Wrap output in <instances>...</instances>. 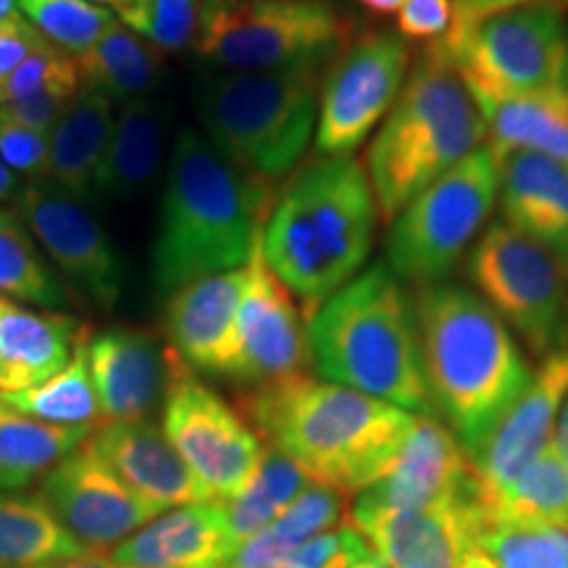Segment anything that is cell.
<instances>
[{
	"label": "cell",
	"mask_w": 568,
	"mask_h": 568,
	"mask_svg": "<svg viewBox=\"0 0 568 568\" xmlns=\"http://www.w3.org/2000/svg\"><path fill=\"white\" fill-rule=\"evenodd\" d=\"M566 90H568V82H566Z\"/></svg>",
	"instance_id": "11a10c76"
},
{
	"label": "cell",
	"mask_w": 568,
	"mask_h": 568,
	"mask_svg": "<svg viewBox=\"0 0 568 568\" xmlns=\"http://www.w3.org/2000/svg\"><path fill=\"white\" fill-rule=\"evenodd\" d=\"M84 332L71 314L0 297V395L24 393L67 368Z\"/></svg>",
	"instance_id": "603a6c76"
},
{
	"label": "cell",
	"mask_w": 568,
	"mask_h": 568,
	"mask_svg": "<svg viewBox=\"0 0 568 568\" xmlns=\"http://www.w3.org/2000/svg\"><path fill=\"white\" fill-rule=\"evenodd\" d=\"M116 568H126V566H116Z\"/></svg>",
	"instance_id": "f5cc1de1"
},
{
	"label": "cell",
	"mask_w": 568,
	"mask_h": 568,
	"mask_svg": "<svg viewBox=\"0 0 568 568\" xmlns=\"http://www.w3.org/2000/svg\"><path fill=\"white\" fill-rule=\"evenodd\" d=\"M485 521L568 527V466L545 447L510 485L479 503Z\"/></svg>",
	"instance_id": "d6a6232c"
},
{
	"label": "cell",
	"mask_w": 568,
	"mask_h": 568,
	"mask_svg": "<svg viewBox=\"0 0 568 568\" xmlns=\"http://www.w3.org/2000/svg\"><path fill=\"white\" fill-rule=\"evenodd\" d=\"M92 556L38 493H0V568H38Z\"/></svg>",
	"instance_id": "1f68e13d"
},
{
	"label": "cell",
	"mask_w": 568,
	"mask_h": 568,
	"mask_svg": "<svg viewBox=\"0 0 568 568\" xmlns=\"http://www.w3.org/2000/svg\"><path fill=\"white\" fill-rule=\"evenodd\" d=\"M45 45L48 40L19 11L0 19V105L6 103V90L17 69Z\"/></svg>",
	"instance_id": "7bdbcfd3"
},
{
	"label": "cell",
	"mask_w": 568,
	"mask_h": 568,
	"mask_svg": "<svg viewBox=\"0 0 568 568\" xmlns=\"http://www.w3.org/2000/svg\"><path fill=\"white\" fill-rule=\"evenodd\" d=\"M414 316L432 406L474 460L535 372L514 332L471 287L422 284Z\"/></svg>",
	"instance_id": "6da1fadb"
},
{
	"label": "cell",
	"mask_w": 568,
	"mask_h": 568,
	"mask_svg": "<svg viewBox=\"0 0 568 568\" xmlns=\"http://www.w3.org/2000/svg\"><path fill=\"white\" fill-rule=\"evenodd\" d=\"M17 11L42 38L71 55L88 51L116 19L90 0H17Z\"/></svg>",
	"instance_id": "8d00e7d4"
},
{
	"label": "cell",
	"mask_w": 568,
	"mask_h": 568,
	"mask_svg": "<svg viewBox=\"0 0 568 568\" xmlns=\"http://www.w3.org/2000/svg\"><path fill=\"white\" fill-rule=\"evenodd\" d=\"M500 211L518 232L568 264V166L537 153L500 161Z\"/></svg>",
	"instance_id": "d4e9b609"
},
{
	"label": "cell",
	"mask_w": 568,
	"mask_h": 568,
	"mask_svg": "<svg viewBox=\"0 0 568 568\" xmlns=\"http://www.w3.org/2000/svg\"><path fill=\"white\" fill-rule=\"evenodd\" d=\"M161 410V429L211 503L232 500L251 485L266 443L243 410L232 408L187 364L176 372Z\"/></svg>",
	"instance_id": "7c38bea8"
},
{
	"label": "cell",
	"mask_w": 568,
	"mask_h": 568,
	"mask_svg": "<svg viewBox=\"0 0 568 568\" xmlns=\"http://www.w3.org/2000/svg\"><path fill=\"white\" fill-rule=\"evenodd\" d=\"M564 3H566V6H568V0H564Z\"/></svg>",
	"instance_id": "db71d44e"
},
{
	"label": "cell",
	"mask_w": 568,
	"mask_h": 568,
	"mask_svg": "<svg viewBox=\"0 0 568 568\" xmlns=\"http://www.w3.org/2000/svg\"><path fill=\"white\" fill-rule=\"evenodd\" d=\"M322 69L216 71L195 92L205 142L253 182L280 193L316 140Z\"/></svg>",
	"instance_id": "52a82bcc"
},
{
	"label": "cell",
	"mask_w": 568,
	"mask_h": 568,
	"mask_svg": "<svg viewBox=\"0 0 568 568\" xmlns=\"http://www.w3.org/2000/svg\"><path fill=\"white\" fill-rule=\"evenodd\" d=\"M500 195V159L481 145L389 222L385 264L400 282H445L471 251Z\"/></svg>",
	"instance_id": "30bf717a"
},
{
	"label": "cell",
	"mask_w": 568,
	"mask_h": 568,
	"mask_svg": "<svg viewBox=\"0 0 568 568\" xmlns=\"http://www.w3.org/2000/svg\"><path fill=\"white\" fill-rule=\"evenodd\" d=\"M474 493H477L474 464L458 437L435 416H416L393 471L355 497V506L416 510L443 506Z\"/></svg>",
	"instance_id": "ffe728a7"
},
{
	"label": "cell",
	"mask_w": 568,
	"mask_h": 568,
	"mask_svg": "<svg viewBox=\"0 0 568 568\" xmlns=\"http://www.w3.org/2000/svg\"><path fill=\"white\" fill-rule=\"evenodd\" d=\"M347 495L335 487L311 481L293 506L276 516L258 535L243 539L226 552L219 568H276L308 539L335 529L347 514Z\"/></svg>",
	"instance_id": "f1b7e54d"
},
{
	"label": "cell",
	"mask_w": 568,
	"mask_h": 568,
	"mask_svg": "<svg viewBox=\"0 0 568 568\" xmlns=\"http://www.w3.org/2000/svg\"><path fill=\"white\" fill-rule=\"evenodd\" d=\"M88 443L140 500L161 514L193 503H211L172 439L151 418L101 424Z\"/></svg>",
	"instance_id": "7402d4cb"
},
{
	"label": "cell",
	"mask_w": 568,
	"mask_h": 568,
	"mask_svg": "<svg viewBox=\"0 0 568 568\" xmlns=\"http://www.w3.org/2000/svg\"><path fill=\"white\" fill-rule=\"evenodd\" d=\"M13 11H17V0H0V19H6Z\"/></svg>",
	"instance_id": "816d5d0a"
},
{
	"label": "cell",
	"mask_w": 568,
	"mask_h": 568,
	"mask_svg": "<svg viewBox=\"0 0 568 568\" xmlns=\"http://www.w3.org/2000/svg\"><path fill=\"white\" fill-rule=\"evenodd\" d=\"M11 203L53 266L90 301L113 308L122 295V258L88 205L42 180L21 184Z\"/></svg>",
	"instance_id": "9a60e30c"
},
{
	"label": "cell",
	"mask_w": 568,
	"mask_h": 568,
	"mask_svg": "<svg viewBox=\"0 0 568 568\" xmlns=\"http://www.w3.org/2000/svg\"><path fill=\"white\" fill-rule=\"evenodd\" d=\"M311 485L308 474L295 460L282 456L280 450L266 445V456L258 471L243 493L222 503L226 531H230L232 548L243 539L258 535L276 516L293 506V500Z\"/></svg>",
	"instance_id": "e575fe53"
},
{
	"label": "cell",
	"mask_w": 568,
	"mask_h": 568,
	"mask_svg": "<svg viewBox=\"0 0 568 568\" xmlns=\"http://www.w3.org/2000/svg\"><path fill=\"white\" fill-rule=\"evenodd\" d=\"M456 9L468 13H493L503 9H514V6L531 3V0H453Z\"/></svg>",
	"instance_id": "f6af8a7d"
},
{
	"label": "cell",
	"mask_w": 568,
	"mask_h": 568,
	"mask_svg": "<svg viewBox=\"0 0 568 568\" xmlns=\"http://www.w3.org/2000/svg\"><path fill=\"white\" fill-rule=\"evenodd\" d=\"M318 379L385 400L414 416H435L418 353L414 295L376 264L305 318Z\"/></svg>",
	"instance_id": "5b68a950"
},
{
	"label": "cell",
	"mask_w": 568,
	"mask_h": 568,
	"mask_svg": "<svg viewBox=\"0 0 568 568\" xmlns=\"http://www.w3.org/2000/svg\"><path fill=\"white\" fill-rule=\"evenodd\" d=\"M161 51L113 19L88 51L74 55L82 90H95L111 103L148 98L161 77Z\"/></svg>",
	"instance_id": "4dcf8cb0"
},
{
	"label": "cell",
	"mask_w": 568,
	"mask_h": 568,
	"mask_svg": "<svg viewBox=\"0 0 568 568\" xmlns=\"http://www.w3.org/2000/svg\"><path fill=\"white\" fill-rule=\"evenodd\" d=\"M471 290L539 361L568 339V264L497 219L468 251Z\"/></svg>",
	"instance_id": "8fae6325"
},
{
	"label": "cell",
	"mask_w": 568,
	"mask_h": 568,
	"mask_svg": "<svg viewBox=\"0 0 568 568\" xmlns=\"http://www.w3.org/2000/svg\"><path fill=\"white\" fill-rule=\"evenodd\" d=\"M88 364L103 424H111L145 422L163 408L184 361L151 332L111 326L88 337Z\"/></svg>",
	"instance_id": "ac0fdd59"
},
{
	"label": "cell",
	"mask_w": 568,
	"mask_h": 568,
	"mask_svg": "<svg viewBox=\"0 0 568 568\" xmlns=\"http://www.w3.org/2000/svg\"><path fill=\"white\" fill-rule=\"evenodd\" d=\"M88 337L90 329L77 345L74 358L67 368L51 376L42 385L24 389V393L0 395V400L9 403L21 414L40 418V422L59 426H90L98 429L103 424L101 403H98L95 387H92L90 364H88Z\"/></svg>",
	"instance_id": "d590c367"
},
{
	"label": "cell",
	"mask_w": 568,
	"mask_h": 568,
	"mask_svg": "<svg viewBox=\"0 0 568 568\" xmlns=\"http://www.w3.org/2000/svg\"><path fill=\"white\" fill-rule=\"evenodd\" d=\"M379 222L366 163L353 155H316L276 193L261 251L308 318L364 272Z\"/></svg>",
	"instance_id": "3957f363"
},
{
	"label": "cell",
	"mask_w": 568,
	"mask_h": 568,
	"mask_svg": "<svg viewBox=\"0 0 568 568\" xmlns=\"http://www.w3.org/2000/svg\"><path fill=\"white\" fill-rule=\"evenodd\" d=\"M353 38L326 0H203L193 48L219 71H326Z\"/></svg>",
	"instance_id": "9c48e42d"
},
{
	"label": "cell",
	"mask_w": 568,
	"mask_h": 568,
	"mask_svg": "<svg viewBox=\"0 0 568 568\" xmlns=\"http://www.w3.org/2000/svg\"><path fill=\"white\" fill-rule=\"evenodd\" d=\"M245 266L205 276L166 297L163 329L169 347L193 372L234 379L240 361L237 314L245 290Z\"/></svg>",
	"instance_id": "44dd1931"
},
{
	"label": "cell",
	"mask_w": 568,
	"mask_h": 568,
	"mask_svg": "<svg viewBox=\"0 0 568 568\" xmlns=\"http://www.w3.org/2000/svg\"><path fill=\"white\" fill-rule=\"evenodd\" d=\"M0 297L63 308L69 293L19 211L0 205Z\"/></svg>",
	"instance_id": "836d02e7"
},
{
	"label": "cell",
	"mask_w": 568,
	"mask_h": 568,
	"mask_svg": "<svg viewBox=\"0 0 568 568\" xmlns=\"http://www.w3.org/2000/svg\"><path fill=\"white\" fill-rule=\"evenodd\" d=\"M38 495L67 531L92 556L116 550L124 539L151 524L161 510L140 500L101 458L90 443L42 479Z\"/></svg>",
	"instance_id": "2e32d148"
},
{
	"label": "cell",
	"mask_w": 568,
	"mask_h": 568,
	"mask_svg": "<svg viewBox=\"0 0 568 568\" xmlns=\"http://www.w3.org/2000/svg\"><path fill=\"white\" fill-rule=\"evenodd\" d=\"M169 109L155 98H138L122 105L113 119V132L98 169L92 195L124 201L151 187L163 166Z\"/></svg>",
	"instance_id": "484cf974"
},
{
	"label": "cell",
	"mask_w": 568,
	"mask_h": 568,
	"mask_svg": "<svg viewBox=\"0 0 568 568\" xmlns=\"http://www.w3.org/2000/svg\"><path fill=\"white\" fill-rule=\"evenodd\" d=\"M552 450L558 453L560 460L568 466V400L560 408V416L556 422V429H552V439H550Z\"/></svg>",
	"instance_id": "bcb514c9"
},
{
	"label": "cell",
	"mask_w": 568,
	"mask_h": 568,
	"mask_svg": "<svg viewBox=\"0 0 568 568\" xmlns=\"http://www.w3.org/2000/svg\"><path fill=\"white\" fill-rule=\"evenodd\" d=\"M113 119L109 98L95 90H80L59 124L48 132V169L42 182L80 201L90 197L109 148Z\"/></svg>",
	"instance_id": "83f0119b"
},
{
	"label": "cell",
	"mask_w": 568,
	"mask_h": 568,
	"mask_svg": "<svg viewBox=\"0 0 568 568\" xmlns=\"http://www.w3.org/2000/svg\"><path fill=\"white\" fill-rule=\"evenodd\" d=\"M82 90L80 69H77L74 55L55 48L53 42H48L45 48H40L38 53H32L17 74L11 77L9 90H6V103L17 101H30V98L40 95H63L71 98Z\"/></svg>",
	"instance_id": "ab89813d"
},
{
	"label": "cell",
	"mask_w": 568,
	"mask_h": 568,
	"mask_svg": "<svg viewBox=\"0 0 568 568\" xmlns=\"http://www.w3.org/2000/svg\"><path fill=\"white\" fill-rule=\"evenodd\" d=\"M487 126V145L506 159L510 153H537L568 166V90L489 95L468 90Z\"/></svg>",
	"instance_id": "4316f807"
},
{
	"label": "cell",
	"mask_w": 568,
	"mask_h": 568,
	"mask_svg": "<svg viewBox=\"0 0 568 568\" xmlns=\"http://www.w3.org/2000/svg\"><path fill=\"white\" fill-rule=\"evenodd\" d=\"M90 3H95V6H111L113 11H122V9H126V6H134L138 3V0H90Z\"/></svg>",
	"instance_id": "f907efd6"
},
{
	"label": "cell",
	"mask_w": 568,
	"mask_h": 568,
	"mask_svg": "<svg viewBox=\"0 0 568 568\" xmlns=\"http://www.w3.org/2000/svg\"><path fill=\"white\" fill-rule=\"evenodd\" d=\"M276 193L224 161L193 126L176 134L153 243L155 293L172 297L251 261Z\"/></svg>",
	"instance_id": "277c9868"
},
{
	"label": "cell",
	"mask_w": 568,
	"mask_h": 568,
	"mask_svg": "<svg viewBox=\"0 0 568 568\" xmlns=\"http://www.w3.org/2000/svg\"><path fill=\"white\" fill-rule=\"evenodd\" d=\"M203 0H138L116 11L119 21L151 42L155 51L176 53L195 42Z\"/></svg>",
	"instance_id": "f35d334b"
},
{
	"label": "cell",
	"mask_w": 568,
	"mask_h": 568,
	"mask_svg": "<svg viewBox=\"0 0 568 568\" xmlns=\"http://www.w3.org/2000/svg\"><path fill=\"white\" fill-rule=\"evenodd\" d=\"M351 527L389 568H497L481 545L485 516L477 493L416 510L353 506Z\"/></svg>",
	"instance_id": "5bb4252c"
},
{
	"label": "cell",
	"mask_w": 568,
	"mask_h": 568,
	"mask_svg": "<svg viewBox=\"0 0 568 568\" xmlns=\"http://www.w3.org/2000/svg\"><path fill=\"white\" fill-rule=\"evenodd\" d=\"M232 550L222 503L163 510L111 552L126 568H219Z\"/></svg>",
	"instance_id": "cb8c5ba5"
},
{
	"label": "cell",
	"mask_w": 568,
	"mask_h": 568,
	"mask_svg": "<svg viewBox=\"0 0 568 568\" xmlns=\"http://www.w3.org/2000/svg\"><path fill=\"white\" fill-rule=\"evenodd\" d=\"M481 545L497 568H568V527L485 521Z\"/></svg>",
	"instance_id": "74e56055"
},
{
	"label": "cell",
	"mask_w": 568,
	"mask_h": 568,
	"mask_svg": "<svg viewBox=\"0 0 568 568\" xmlns=\"http://www.w3.org/2000/svg\"><path fill=\"white\" fill-rule=\"evenodd\" d=\"M487 140L485 116L453 67L424 48L368 145L366 172L382 222H393L418 193Z\"/></svg>",
	"instance_id": "8992f818"
},
{
	"label": "cell",
	"mask_w": 568,
	"mask_h": 568,
	"mask_svg": "<svg viewBox=\"0 0 568 568\" xmlns=\"http://www.w3.org/2000/svg\"><path fill=\"white\" fill-rule=\"evenodd\" d=\"M38 568H116L111 556H84L74 560H59V564H48Z\"/></svg>",
	"instance_id": "7dc6e473"
},
{
	"label": "cell",
	"mask_w": 568,
	"mask_h": 568,
	"mask_svg": "<svg viewBox=\"0 0 568 568\" xmlns=\"http://www.w3.org/2000/svg\"><path fill=\"white\" fill-rule=\"evenodd\" d=\"M372 556L366 539L353 527H343L308 539L276 568H353Z\"/></svg>",
	"instance_id": "b9f144b4"
},
{
	"label": "cell",
	"mask_w": 568,
	"mask_h": 568,
	"mask_svg": "<svg viewBox=\"0 0 568 568\" xmlns=\"http://www.w3.org/2000/svg\"><path fill=\"white\" fill-rule=\"evenodd\" d=\"M410 71V48L397 32L355 34L324 71L316 153L353 155L387 119Z\"/></svg>",
	"instance_id": "4fadbf2b"
},
{
	"label": "cell",
	"mask_w": 568,
	"mask_h": 568,
	"mask_svg": "<svg viewBox=\"0 0 568 568\" xmlns=\"http://www.w3.org/2000/svg\"><path fill=\"white\" fill-rule=\"evenodd\" d=\"M90 426L40 422L0 400V493H24L88 443Z\"/></svg>",
	"instance_id": "f546056e"
},
{
	"label": "cell",
	"mask_w": 568,
	"mask_h": 568,
	"mask_svg": "<svg viewBox=\"0 0 568 568\" xmlns=\"http://www.w3.org/2000/svg\"><path fill=\"white\" fill-rule=\"evenodd\" d=\"M566 400L568 339L564 347L542 358V366L531 374L527 389L497 426L489 443L481 447L479 456L471 460L479 503L503 493L550 445Z\"/></svg>",
	"instance_id": "d6986e66"
},
{
	"label": "cell",
	"mask_w": 568,
	"mask_h": 568,
	"mask_svg": "<svg viewBox=\"0 0 568 568\" xmlns=\"http://www.w3.org/2000/svg\"><path fill=\"white\" fill-rule=\"evenodd\" d=\"M361 9L368 13H376V17H389V13H397L406 6V0H355Z\"/></svg>",
	"instance_id": "c3c4849f"
},
{
	"label": "cell",
	"mask_w": 568,
	"mask_h": 568,
	"mask_svg": "<svg viewBox=\"0 0 568 568\" xmlns=\"http://www.w3.org/2000/svg\"><path fill=\"white\" fill-rule=\"evenodd\" d=\"M453 19H456L453 0H406V6L397 11L395 30L403 40L437 42L450 32Z\"/></svg>",
	"instance_id": "ee69618b"
},
{
	"label": "cell",
	"mask_w": 568,
	"mask_h": 568,
	"mask_svg": "<svg viewBox=\"0 0 568 568\" xmlns=\"http://www.w3.org/2000/svg\"><path fill=\"white\" fill-rule=\"evenodd\" d=\"M243 410L261 439L295 460L311 481L366 493L393 471L416 416L343 385L297 374L253 387Z\"/></svg>",
	"instance_id": "7a4b0ae2"
},
{
	"label": "cell",
	"mask_w": 568,
	"mask_h": 568,
	"mask_svg": "<svg viewBox=\"0 0 568 568\" xmlns=\"http://www.w3.org/2000/svg\"><path fill=\"white\" fill-rule=\"evenodd\" d=\"M468 90L489 95L566 90L568 6L531 0L493 13L456 9L450 32L429 42Z\"/></svg>",
	"instance_id": "ba28073f"
},
{
	"label": "cell",
	"mask_w": 568,
	"mask_h": 568,
	"mask_svg": "<svg viewBox=\"0 0 568 568\" xmlns=\"http://www.w3.org/2000/svg\"><path fill=\"white\" fill-rule=\"evenodd\" d=\"M240 361L234 379L245 387H264L272 382L305 374L311 364L308 332L295 295L268 268L261 237L245 266V290L237 314Z\"/></svg>",
	"instance_id": "e0dca14e"
},
{
	"label": "cell",
	"mask_w": 568,
	"mask_h": 568,
	"mask_svg": "<svg viewBox=\"0 0 568 568\" xmlns=\"http://www.w3.org/2000/svg\"><path fill=\"white\" fill-rule=\"evenodd\" d=\"M0 163L17 180H42L48 169V134L17 122L9 111L0 109Z\"/></svg>",
	"instance_id": "60d3db41"
},
{
	"label": "cell",
	"mask_w": 568,
	"mask_h": 568,
	"mask_svg": "<svg viewBox=\"0 0 568 568\" xmlns=\"http://www.w3.org/2000/svg\"><path fill=\"white\" fill-rule=\"evenodd\" d=\"M19 187H21V180H17V176H13L9 169L0 163V205L13 201V197H17V193H19Z\"/></svg>",
	"instance_id": "681fc988"
}]
</instances>
